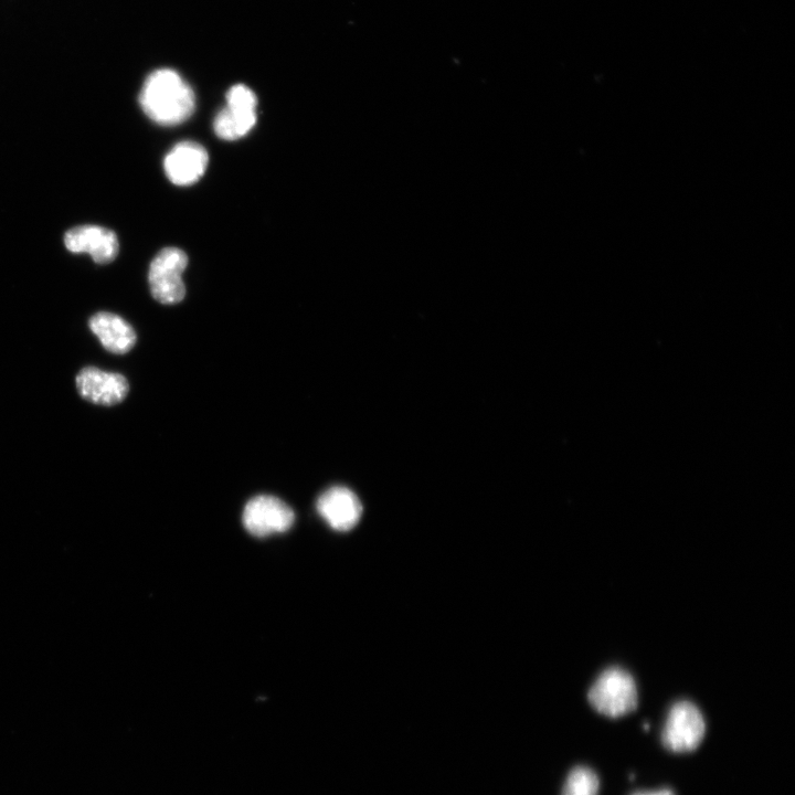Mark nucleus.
<instances>
[{"label":"nucleus","instance_id":"423d86ee","mask_svg":"<svg viewBox=\"0 0 795 795\" xmlns=\"http://www.w3.org/2000/svg\"><path fill=\"white\" fill-rule=\"evenodd\" d=\"M75 382L80 395L86 401L98 405L118 404L129 391V384L124 375L107 372L96 367L82 369Z\"/></svg>","mask_w":795,"mask_h":795},{"label":"nucleus","instance_id":"0eeeda50","mask_svg":"<svg viewBox=\"0 0 795 795\" xmlns=\"http://www.w3.org/2000/svg\"><path fill=\"white\" fill-rule=\"evenodd\" d=\"M317 511L335 530H351L360 520L362 505L356 494L347 487L333 486L324 491L317 500Z\"/></svg>","mask_w":795,"mask_h":795},{"label":"nucleus","instance_id":"7ed1b4c3","mask_svg":"<svg viewBox=\"0 0 795 795\" xmlns=\"http://www.w3.org/2000/svg\"><path fill=\"white\" fill-rule=\"evenodd\" d=\"M188 265L187 254L178 247L162 248L151 261L148 282L152 297L165 305L181 301L186 295L182 273Z\"/></svg>","mask_w":795,"mask_h":795},{"label":"nucleus","instance_id":"6e6552de","mask_svg":"<svg viewBox=\"0 0 795 795\" xmlns=\"http://www.w3.org/2000/svg\"><path fill=\"white\" fill-rule=\"evenodd\" d=\"M208 161L209 156L203 146L194 141H181L167 153L163 168L172 183L189 186L203 176Z\"/></svg>","mask_w":795,"mask_h":795},{"label":"nucleus","instance_id":"20e7f679","mask_svg":"<svg viewBox=\"0 0 795 795\" xmlns=\"http://www.w3.org/2000/svg\"><path fill=\"white\" fill-rule=\"evenodd\" d=\"M706 733V722L698 707L687 700L671 706L662 732V745L671 752L682 753L696 750Z\"/></svg>","mask_w":795,"mask_h":795},{"label":"nucleus","instance_id":"ddd939ff","mask_svg":"<svg viewBox=\"0 0 795 795\" xmlns=\"http://www.w3.org/2000/svg\"><path fill=\"white\" fill-rule=\"evenodd\" d=\"M633 795H675V794L669 788H661V789H657V791L636 792Z\"/></svg>","mask_w":795,"mask_h":795},{"label":"nucleus","instance_id":"f03ea898","mask_svg":"<svg viewBox=\"0 0 795 795\" xmlns=\"http://www.w3.org/2000/svg\"><path fill=\"white\" fill-rule=\"evenodd\" d=\"M587 700L598 713L618 718L637 706V688L632 675L619 667L605 669L592 685Z\"/></svg>","mask_w":795,"mask_h":795},{"label":"nucleus","instance_id":"f8f14e48","mask_svg":"<svg viewBox=\"0 0 795 795\" xmlns=\"http://www.w3.org/2000/svg\"><path fill=\"white\" fill-rule=\"evenodd\" d=\"M600 781L595 772L586 766H576L569 773L562 795H597Z\"/></svg>","mask_w":795,"mask_h":795},{"label":"nucleus","instance_id":"39448f33","mask_svg":"<svg viewBox=\"0 0 795 795\" xmlns=\"http://www.w3.org/2000/svg\"><path fill=\"white\" fill-rule=\"evenodd\" d=\"M294 520L293 509L279 498L268 495L252 498L242 515L245 529L259 538L287 531Z\"/></svg>","mask_w":795,"mask_h":795},{"label":"nucleus","instance_id":"9d476101","mask_svg":"<svg viewBox=\"0 0 795 795\" xmlns=\"http://www.w3.org/2000/svg\"><path fill=\"white\" fill-rule=\"evenodd\" d=\"M88 326L103 347L112 353H126L136 343L137 336L134 328L118 315L107 311L96 312L89 318Z\"/></svg>","mask_w":795,"mask_h":795},{"label":"nucleus","instance_id":"9b49d317","mask_svg":"<svg viewBox=\"0 0 795 795\" xmlns=\"http://www.w3.org/2000/svg\"><path fill=\"white\" fill-rule=\"evenodd\" d=\"M256 123V109L227 105L214 118L213 129L224 140H236L245 136Z\"/></svg>","mask_w":795,"mask_h":795},{"label":"nucleus","instance_id":"1a4fd4ad","mask_svg":"<svg viewBox=\"0 0 795 795\" xmlns=\"http://www.w3.org/2000/svg\"><path fill=\"white\" fill-rule=\"evenodd\" d=\"M64 244L73 253H88L98 264L112 262L119 248L116 234L98 225H78L68 230Z\"/></svg>","mask_w":795,"mask_h":795},{"label":"nucleus","instance_id":"f257e3e1","mask_svg":"<svg viewBox=\"0 0 795 795\" xmlns=\"http://www.w3.org/2000/svg\"><path fill=\"white\" fill-rule=\"evenodd\" d=\"M139 102L151 120L166 126L187 120L195 105L190 85L176 71L169 68L157 70L146 78Z\"/></svg>","mask_w":795,"mask_h":795}]
</instances>
